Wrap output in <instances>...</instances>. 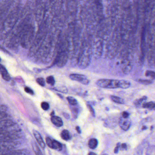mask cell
Returning <instances> with one entry per match:
<instances>
[{"label":"cell","mask_w":155,"mask_h":155,"mask_svg":"<svg viewBox=\"0 0 155 155\" xmlns=\"http://www.w3.org/2000/svg\"><path fill=\"white\" fill-rule=\"evenodd\" d=\"M92 47V35L86 32L82 36L81 48L78 58V65L80 68H86L90 65L93 54Z\"/></svg>","instance_id":"cell-1"},{"label":"cell","mask_w":155,"mask_h":155,"mask_svg":"<svg viewBox=\"0 0 155 155\" xmlns=\"http://www.w3.org/2000/svg\"><path fill=\"white\" fill-rule=\"evenodd\" d=\"M69 49L70 44L68 32H61L55 58V63L58 67H61L65 66L69 57Z\"/></svg>","instance_id":"cell-2"},{"label":"cell","mask_w":155,"mask_h":155,"mask_svg":"<svg viewBox=\"0 0 155 155\" xmlns=\"http://www.w3.org/2000/svg\"><path fill=\"white\" fill-rule=\"evenodd\" d=\"M108 22L104 20L100 21L98 24L96 29L95 37L94 42V52L95 57H100L103 52V44L104 37L106 36Z\"/></svg>","instance_id":"cell-3"},{"label":"cell","mask_w":155,"mask_h":155,"mask_svg":"<svg viewBox=\"0 0 155 155\" xmlns=\"http://www.w3.org/2000/svg\"><path fill=\"white\" fill-rule=\"evenodd\" d=\"M34 35V27L27 22L24 26L21 37V44L23 47L27 48L31 43Z\"/></svg>","instance_id":"cell-4"},{"label":"cell","mask_w":155,"mask_h":155,"mask_svg":"<svg viewBox=\"0 0 155 155\" xmlns=\"http://www.w3.org/2000/svg\"><path fill=\"white\" fill-rule=\"evenodd\" d=\"M18 11L16 10V11L11 12L7 19L3 23V26L1 29V32L0 33V37L3 39L7 36L10 33L11 29L14 27L15 23L17 21V17H18Z\"/></svg>","instance_id":"cell-5"},{"label":"cell","mask_w":155,"mask_h":155,"mask_svg":"<svg viewBox=\"0 0 155 155\" xmlns=\"http://www.w3.org/2000/svg\"><path fill=\"white\" fill-rule=\"evenodd\" d=\"M96 84L99 87L104 88H120V80L102 79L98 80Z\"/></svg>","instance_id":"cell-6"},{"label":"cell","mask_w":155,"mask_h":155,"mask_svg":"<svg viewBox=\"0 0 155 155\" xmlns=\"http://www.w3.org/2000/svg\"><path fill=\"white\" fill-rule=\"evenodd\" d=\"M46 143L48 146L51 149L58 151H60L62 150L63 146L62 144L57 141L53 139L52 138L50 137L46 138Z\"/></svg>","instance_id":"cell-7"},{"label":"cell","mask_w":155,"mask_h":155,"mask_svg":"<svg viewBox=\"0 0 155 155\" xmlns=\"http://www.w3.org/2000/svg\"><path fill=\"white\" fill-rule=\"evenodd\" d=\"M69 78L73 81L79 82L84 85H88L89 83V80L84 75L72 74L70 75Z\"/></svg>","instance_id":"cell-8"},{"label":"cell","mask_w":155,"mask_h":155,"mask_svg":"<svg viewBox=\"0 0 155 155\" xmlns=\"http://www.w3.org/2000/svg\"><path fill=\"white\" fill-rule=\"evenodd\" d=\"M99 21L104 20L103 15V5L102 0H93Z\"/></svg>","instance_id":"cell-9"},{"label":"cell","mask_w":155,"mask_h":155,"mask_svg":"<svg viewBox=\"0 0 155 155\" xmlns=\"http://www.w3.org/2000/svg\"><path fill=\"white\" fill-rule=\"evenodd\" d=\"M119 125L120 127L123 130L126 131H128L131 125V121L129 118H124L122 117L120 119Z\"/></svg>","instance_id":"cell-10"},{"label":"cell","mask_w":155,"mask_h":155,"mask_svg":"<svg viewBox=\"0 0 155 155\" xmlns=\"http://www.w3.org/2000/svg\"><path fill=\"white\" fill-rule=\"evenodd\" d=\"M132 66L129 61H124L122 63V71L125 74H128L130 72L132 69Z\"/></svg>","instance_id":"cell-11"},{"label":"cell","mask_w":155,"mask_h":155,"mask_svg":"<svg viewBox=\"0 0 155 155\" xmlns=\"http://www.w3.org/2000/svg\"><path fill=\"white\" fill-rule=\"evenodd\" d=\"M33 134H34L35 138L36 140L39 145L43 149H45L46 144H45V142L44 141L42 137L41 136L40 133L38 131H37L33 130Z\"/></svg>","instance_id":"cell-12"},{"label":"cell","mask_w":155,"mask_h":155,"mask_svg":"<svg viewBox=\"0 0 155 155\" xmlns=\"http://www.w3.org/2000/svg\"><path fill=\"white\" fill-rule=\"evenodd\" d=\"M51 121L54 125L57 127H61L63 125V121L60 117L55 116H53L51 117Z\"/></svg>","instance_id":"cell-13"},{"label":"cell","mask_w":155,"mask_h":155,"mask_svg":"<svg viewBox=\"0 0 155 155\" xmlns=\"http://www.w3.org/2000/svg\"><path fill=\"white\" fill-rule=\"evenodd\" d=\"M88 145L90 149H94L97 148L98 145V141L95 138H92L89 140Z\"/></svg>","instance_id":"cell-14"},{"label":"cell","mask_w":155,"mask_h":155,"mask_svg":"<svg viewBox=\"0 0 155 155\" xmlns=\"http://www.w3.org/2000/svg\"><path fill=\"white\" fill-rule=\"evenodd\" d=\"M61 137L63 139L64 141H68L70 139L71 136L70 133L67 130H64L62 131L61 133L60 134Z\"/></svg>","instance_id":"cell-15"},{"label":"cell","mask_w":155,"mask_h":155,"mask_svg":"<svg viewBox=\"0 0 155 155\" xmlns=\"http://www.w3.org/2000/svg\"><path fill=\"white\" fill-rule=\"evenodd\" d=\"M111 99L114 103H116L120 104H123L124 103V99L121 98H119L117 96H114V95H111Z\"/></svg>","instance_id":"cell-16"},{"label":"cell","mask_w":155,"mask_h":155,"mask_svg":"<svg viewBox=\"0 0 155 155\" xmlns=\"http://www.w3.org/2000/svg\"><path fill=\"white\" fill-rule=\"evenodd\" d=\"M131 83L129 81L120 80V88L126 89L130 87Z\"/></svg>","instance_id":"cell-17"},{"label":"cell","mask_w":155,"mask_h":155,"mask_svg":"<svg viewBox=\"0 0 155 155\" xmlns=\"http://www.w3.org/2000/svg\"><path fill=\"white\" fill-rule=\"evenodd\" d=\"M142 107L145 108L152 109L155 108V103L152 101L149 103H145L142 105Z\"/></svg>","instance_id":"cell-18"},{"label":"cell","mask_w":155,"mask_h":155,"mask_svg":"<svg viewBox=\"0 0 155 155\" xmlns=\"http://www.w3.org/2000/svg\"><path fill=\"white\" fill-rule=\"evenodd\" d=\"M145 74L146 77H149L151 78V79H155V72L154 71H151V70H146Z\"/></svg>","instance_id":"cell-19"},{"label":"cell","mask_w":155,"mask_h":155,"mask_svg":"<svg viewBox=\"0 0 155 155\" xmlns=\"http://www.w3.org/2000/svg\"><path fill=\"white\" fill-rule=\"evenodd\" d=\"M68 101L69 103V104L72 105H77L78 104V101H77V100L76 99L72 97H68L67 98Z\"/></svg>","instance_id":"cell-20"},{"label":"cell","mask_w":155,"mask_h":155,"mask_svg":"<svg viewBox=\"0 0 155 155\" xmlns=\"http://www.w3.org/2000/svg\"><path fill=\"white\" fill-rule=\"evenodd\" d=\"M47 83L53 86L55 84V80H54V78L53 76H49L48 77L46 78Z\"/></svg>","instance_id":"cell-21"},{"label":"cell","mask_w":155,"mask_h":155,"mask_svg":"<svg viewBox=\"0 0 155 155\" xmlns=\"http://www.w3.org/2000/svg\"><path fill=\"white\" fill-rule=\"evenodd\" d=\"M138 82L140 83L145 85H148L153 83L152 80H151L139 79L138 80Z\"/></svg>","instance_id":"cell-22"},{"label":"cell","mask_w":155,"mask_h":155,"mask_svg":"<svg viewBox=\"0 0 155 155\" xmlns=\"http://www.w3.org/2000/svg\"><path fill=\"white\" fill-rule=\"evenodd\" d=\"M146 99H147V97L144 96V97H143V98H141L136 100L135 101L134 104L136 106H139V105H140L141 104V103H142L143 101H145V100H146Z\"/></svg>","instance_id":"cell-23"},{"label":"cell","mask_w":155,"mask_h":155,"mask_svg":"<svg viewBox=\"0 0 155 155\" xmlns=\"http://www.w3.org/2000/svg\"><path fill=\"white\" fill-rule=\"evenodd\" d=\"M36 82L39 84L42 87H44L46 83H45V81L43 78H38L36 79Z\"/></svg>","instance_id":"cell-24"},{"label":"cell","mask_w":155,"mask_h":155,"mask_svg":"<svg viewBox=\"0 0 155 155\" xmlns=\"http://www.w3.org/2000/svg\"><path fill=\"white\" fill-rule=\"evenodd\" d=\"M41 106L42 108L45 111H47L49 109V105L48 103L44 101L42 102L41 104Z\"/></svg>","instance_id":"cell-25"},{"label":"cell","mask_w":155,"mask_h":155,"mask_svg":"<svg viewBox=\"0 0 155 155\" xmlns=\"http://www.w3.org/2000/svg\"><path fill=\"white\" fill-rule=\"evenodd\" d=\"M33 149H34V151H35V153H36V154H37V155H41V154H42L41 150H40V149L39 148L38 146L36 144H35L34 145Z\"/></svg>","instance_id":"cell-26"},{"label":"cell","mask_w":155,"mask_h":155,"mask_svg":"<svg viewBox=\"0 0 155 155\" xmlns=\"http://www.w3.org/2000/svg\"><path fill=\"white\" fill-rule=\"evenodd\" d=\"M2 75V78L3 79L5 80V81H9L11 80V77L8 72L6 73L3 74L1 75Z\"/></svg>","instance_id":"cell-27"},{"label":"cell","mask_w":155,"mask_h":155,"mask_svg":"<svg viewBox=\"0 0 155 155\" xmlns=\"http://www.w3.org/2000/svg\"><path fill=\"white\" fill-rule=\"evenodd\" d=\"M7 72H7L6 69L5 68L4 66H2L1 64H0V73L2 75L3 74L6 73Z\"/></svg>","instance_id":"cell-28"},{"label":"cell","mask_w":155,"mask_h":155,"mask_svg":"<svg viewBox=\"0 0 155 155\" xmlns=\"http://www.w3.org/2000/svg\"><path fill=\"white\" fill-rule=\"evenodd\" d=\"M25 92L27 93L30 94L31 95H34V93L33 90L29 87H26L25 88Z\"/></svg>","instance_id":"cell-29"},{"label":"cell","mask_w":155,"mask_h":155,"mask_svg":"<svg viewBox=\"0 0 155 155\" xmlns=\"http://www.w3.org/2000/svg\"><path fill=\"white\" fill-rule=\"evenodd\" d=\"M87 106H88V109H89V111H90L91 114H92L94 116H95V112H94V109L92 108V106H91V105H88Z\"/></svg>","instance_id":"cell-30"},{"label":"cell","mask_w":155,"mask_h":155,"mask_svg":"<svg viewBox=\"0 0 155 155\" xmlns=\"http://www.w3.org/2000/svg\"><path fill=\"white\" fill-rule=\"evenodd\" d=\"M129 113L126 111H124L122 114V117L124 118H129Z\"/></svg>","instance_id":"cell-31"},{"label":"cell","mask_w":155,"mask_h":155,"mask_svg":"<svg viewBox=\"0 0 155 155\" xmlns=\"http://www.w3.org/2000/svg\"><path fill=\"white\" fill-rule=\"evenodd\" d=\"M72 113L73 115L74 116H76L75 115H78V110L76 109H73V110H72Z\"/></svg>","instance_id":"cell-32"},{"label":"cell","mask_w":155,"mask_h":155,"mask_svg":"<svg viewBox=\"0 0 155 155\" xmlns=\"http://www.w3.org/2000/svg\"><path fill=\"white\" fill-rule=\"evenodd\" d=\"M0 50H1V51H3V52H5L7 53H9V52H8V51L6 50V49H5L3 47L0 45Z\"/></svg>","instance_id":"cell-33"},{"label":"cell","mask_w":155,"mask_h":155,"mask_svg":"<svg viewBox=\"0 0 155 155\" xmlns=\"http://www.w3.org/2000/svg\"><path fill=\"white\" fill-rule=\"evenodd\" d=\"M75 129H76V131L78 132L79 134H80V133H81V129H80V128L79 127V126H76V127H75Z\"/></svg>","instance_id":"cell-34"},{"label":"cell","mask_w":155,"mask_h":155,"mask_svg":"<svg viewBox=\"0 0 155 155\" xmlns=\"http://www.w3.org/2000/svg\"><path fill=\"white\" fill-rule=\"evenodd\" d=\"M119 146L117 145V147H116L115 149L114 150V152L115 153H117L118 152V151H119Z\"/></svg>","instance_id":"cell-35"},{"label":"cell","mask_w":155,"mask_h":155,"mask_svg":"<svg viewBox=\"0 0 155 155\" xmlns=\"http://www.w3.org/2000/svg\"><path fill=\"white\" fill-rule=\"evenodd\" d=\"M121 147L122 148H124V149H126V147H127V146H126V144H123L122 145H121Z\"/></svg>","instance_id":"cell-36"},{"label":"cell","mask_w":155,"mask_h":155,"mask_svg":"<svg viewBox=\"0 0 155 155\" xmlns=\"http://www.w3.org/2000/svg\"><path fill=\"white\" fill-rule=\"evenodd\" d=\"M88 155H97V154H96V153H94V152H89V154H88Z\"/></svg>","instance_id":"cell-37"},{"label":"cell","mask_w":155,"mask_h":155,"mask_svg":"<svg viewBox=\"0 0 155 155\" xmlns=\"http://www.w3.org/2000/svg\"><path fill=\"white\" fill-rule=\"evenodd\" d=\"M0 61H1V58H0Z\"/></svg>","instance_id":"cell-38"}]
</instances>
